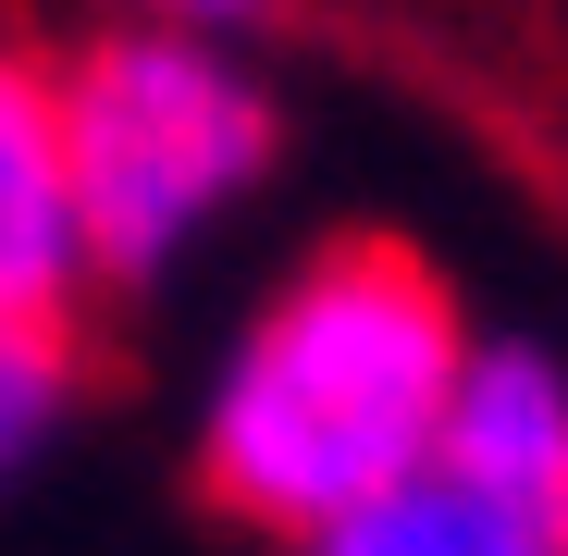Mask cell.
I'll return each mask as SVG.
<instances>
[{"instance_id":"cell-1","label":"cell","mask_w":568,"mask_h":556,"mask_svg":"<svg viewBox=\"0 0 568 556\" xmlns=\"http://www.w3.org/2000/svg\"><path fill=\"white\" fill-rule=\"evenodd\" d=\"M469 371V322L445 272L396 235H322L211 371L199 495L272 544H322L433 471Z\"/></svg>"},{"instance_id":"cell-2","label":"cell","mask_w":568,"mask_h":556,"mask_svg":"<svg viewBox=\"0 0 568 556\" xmlns=\"http://www.w3.org/2000/svg\"><path fill=\"white\" fill-rule=\"evenodd\" d=\"M50 112H62L74 247L100 285L173 272V247H199V223H223L272 173V100L199 26L87 38L74 62H50Z\"/></svg>"},{"instance_id":"cell-3","label":"cell","mask_w":568,"mask_h":556,"mask_svg":"<svg viewBox=\"0 0 568 556\" xmlns=\"http://www.w3.org/2000/svg\"><path fill=\"white\" fill-rule=\"evenodd\" d=\"M433 471L469 483L483 507H507V519H531V532L568 544V371H556L544 346H519V334L469 346Z\"/></svg>"},{"instance_id":"cell-4","label":"cell","mask_w":568,"mask_h":556,"mask_svg":"<svg viewBox=\"0 0 568 556\" xmlns=\"http://www.w3.org/2000/svg\"><path fill=\"white\" fill-rule=\"evenodd\" d=\"M74 285H87V247H74L50 62L0 50V322H62Z\"/></svg>"},{"instance_id":"cell-5","label":"cell","mask_w":568,"mask_h":556,"mask_svg":"<svg viewBox=\"0 0 568 556\" xmlns=\"http://www.w3.org/2000/svg\"><path fill=\"white\" fill-rule=\"evenodd\" d=\"M297 556H568V544H556V532H531V519H507V507H483V495L445 483V471H420L408 495L334 519V532H322V544H297Z\"/></svg>"},{"instance_id":"cell-6","label":"cell","mask_w":568,"mask_h":556,"mask_svg":"<svg viewBox=\"0 0 568 556\" xmlns=\"http://www.w3.org/2000/svg\"><path fill=\"white\" fill-rule=\"evenodd\" d=\"M87 384V358H74V322H0V483L26 471V457L62 433Z\"/></svg>"}]
</instances>
